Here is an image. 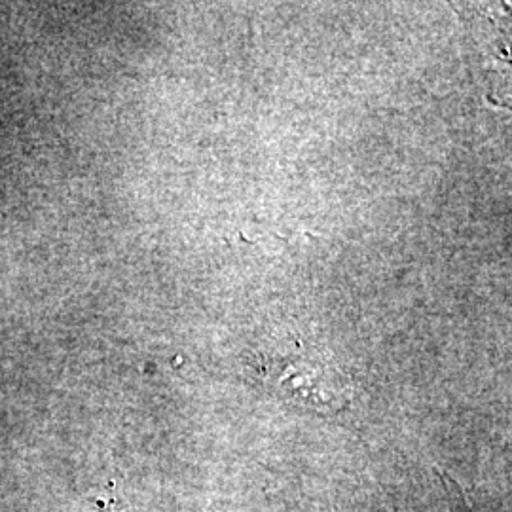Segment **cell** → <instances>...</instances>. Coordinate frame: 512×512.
Masks as SVG:
<instances>
[{
  "instance_id": "6da1fadb",
  "label": "cell",
  "mask_w": 512,
  "mask_h": 512,
  "mask_svg": "<svg viewBox=\"0 0 512 512\" xmlns=\"http://www.w3.org/2000/svg\"><path fill=\"white\" fill-rule=\"evenodd\" d=\"M279 385L291 395V399H300L317 410H336L342 401L338 378L319 368H293L279 380Z\"/></svg>"
}]
</instances>
